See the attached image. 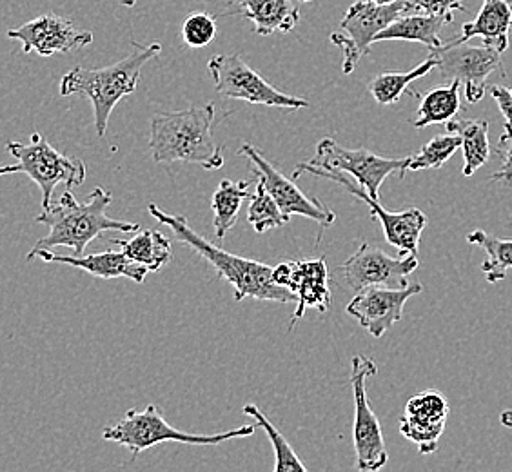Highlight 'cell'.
<instances>
[{
    "mask_svg": "<svg viewBox=\"0 0 512 472\" xmlns=\"http://www.w3.org/2000/svg\"><path fill=\"white\" fill-rule=\"evenodd\" d=\"M376 4H393L396 0H373Z\"/></svg>",
    "mask_w": 512,
    "mask_h": 472,
    "instance_id": "38",
    "label": "cell"
},
{
    "mask_svg": "<svg viewBox=\"0 0 512 472\" xmlns=\"http://www.w3.org/2000/svg\"><path fill=\"white\" fill-rule=\"evenodd\" d=\"M409 162L411 157H378L369 149L342 148L333 138H322L316 146L315 158L307 164L320 169H333L338 173H349L371 197L380 200V187L385 178L398 173L400 180H404Z\"/></svg>",
    "mask_w": 512,
    "mask_h": 472,
    "instance_id": "8",
    "label": "cell"
},
{
    "mask_svg": "<svg viewBox=\"0 0 512 472\" xmlns=\"http://www.w3.org/2000/svg\"><path fill=\"white\" fill-rule=\"evenodd\" d=\"M300 2H306V4H309V2H316V0H300Z\"/></svg>",
    "mask_w": 512,
    "mask_h": 472,
    "instance_id": "39",
    "label": "cell"
},
{
    "mask_svg": "<svg viewBox=\"0 0 512 472\" xmlns=\"http://www.w3.org/2000/svg\"><path fill=\"white\" fill-rule=\"evenodd\" d=\"M240 157H246L253 164V173L256 178H260L264 182L267 191L271 193V197L275 198L276 204L282 209V213L291 218L293 215L311 218L318 222L322 229L331 227L335 224L336 215L324 206L320 200L307 197L306 193L296 186L295 178H286L275 166H271L267 162L264 155L260 153V149H256L251 144H242L238 149Z\"/></svg>",
    "mask_w": 512,
    "mask_h": 472,
    "instance_id": "14",
    "label": "cell"
},
{
    "mask_svg": "<svg viewBox=\"0 0 512 472\" xmlns=\"http://www.w3.org/2000/svg\"><path fill=\"white\" fill-rule=\"evenodd\" d=\"M436 55L440 77L444 80H458L465 88V99L476 104L487 93V82L494 71H502V53L491 46H471L462 44H447L431 51Z\"/></svg>",
    "mask_w": 512,
    "mask_h": 472,
    "instance_id": "12",
    "label": "cell"
},
{
    "mask_svg": "<svg viewBox=\"0 0 512 472\" xmlns=\"http://www.w3.org/2000/svg\"><path fill=\"white\" fill-rule=\"evenodd\" d=\"M149 215L158 220L162 226H168L180 244L193 249L198 256H202L211 266L217 269L218 275L231 284L235 289V300L242 302L246 298L266 300V302H280L291 304L296 302V296L291 289L278 286L273 280V267L231 255L222 247L211 244L207 238L198 235L193 227L189 226L188 218L180 215H171L162 211L155 204H149Z\"/></svg>",
    "mask_w": 512,
    "mask_h": 472,
    "instance_id": "1",
    "label": "cell"
},
{
    "mask_svg": "<svg viewBox=\"0 0 512 472\" xmlns=\"http://www.w3.org/2000/svg\"><path fill=\"white\" fill-rule=\"evenodd\" d=\"M215 104L158 113L151 118L149 149L157 164L189 162L207 171L224 166V146H217L211 133Z\"/></svg>",
    "mask_w": 512,
    "mask_h": 472,
    "instance_id": "2",
    "label": "cell"
},
{
    "mask_svg": "<svg viewBox=\"0 0 512 472\" xmlns=\"http://www.w3.org/2000/svg\"><path fill=\"white\" fill-rule=\"evenodd\" d=\"M113 195L104 187H95L89 195L88 202L80 204L71 191L62 193L57 204H50L42 209L37 222L50 227V233L40 238L31 251L37 249H53V247H69L75 256L84 255L86 247L99 236L108 231L135 233L140 226L135 222H122L106 215L111 206Z\"/></svg>",
    "mask_w": 512,
    "mask_h": 472,
    "instance_id": "4",
    "label": "cell"
},
{
    "mask_svg": "<svg viewBox=\"0 0 512 472\" xmlns=\"http://www.w3.org/2000/svg\"><path fill=\"white\" fill-rule=\"evenodd\" d=\"M467 242L473 246L482 247L485 251V262L482 264V271L489 284L502 282L507 271L512 269V238H498V236L487 235L482 229L471 231L467 235Z\"/></svg>",
    "mask_w": 512,
    "mask_h": 472,
    "instance_id": "28",
    "label": "cell"
},
{
    "mask_svg": "<svg viewBox=\"0 0 512 472\" xmlns=\"http://www.w3.org/2000/svg\"><path fill=\"white\" fill-rule=\"evenodd\" d=\"M8 39L19 40L22 53L51 57L55 53H71L93 42L91 31L79 30L73 20L57 13H44L6 33Z\"/></svg>",
    "mask_w": 512,
    "mask_h": 472,
    "instance_id": "15",
    "label": "cell"
},
{
    "mask_svg": "<svg viewBox=\"0 0 512 472\" xmlns=\"http://www.w3.org/2000/svg\"><path fill=\"white\" fill-rule=\"evenodd\" d=\"M460 149V137L454 133L436 135L431 138L424 148L420 149L407 166V171H422V169H440L449 158Z\"/></svg>",
    "mask_w": 512,
    "mask_h": 472,
    "instance_id": "31",
    "label": "cell"
},
{
    "mask_svg": "<svg viewBox=\"0 0 512 472\" xmlns=\"http://www.w3.org/2000/svg\"><path fill=\"white\" fill-rule=\"evenodd\" d=\"M249 198V182H233L229 178H224L220 182L211 207H213V227H215V236L218 242L226 238L227 233L237 224L240 207Z\"/></svg>",
    "mask_w": 512,
    "mask_h": 472,
    "instance_id": "27",
    "label": "cell"
},
{
    "mask_svg": "<svg viewBox=\"0 0 512 472\" xmlns=\"http://www.w3.org/2000/svg\"><path fill=\"white\" fill-rule=\"evenodd\" d=\"M447 131L460 137L463 151V177H473L491 158L489 122L478 118H453L447 122Z\"/></svg>",
    "mask_w": 512,
    "mask_h": 472,
    "instance_id": "23",
    "label": "cell"
},
{
    "mask_svg": "<svg viewBox=\"0 0 512 472\" xmlns=\"http://www.w3.org/2000/svg\"><path fill=\"white\" fill-rule=\"evenodd\" d=\"M137 2L138 0H120V4H122V6H126V8H133Z\"/></svg>",
    "mask_w": 512,
    "mask_h": 472,
    "instance_id": "37",
    "label": "cell"
},
{
    "mask_svg": "<svg viewBox=\"0 0 512 472\" xmlns=\"http://www.w3.org/2000/svg\"><path fill=\"white\" fill-rule=\"evenodd\" d=\"M162 46L153 44H138L131 42V51L124 59L106 66V68L89 69L77 66L68 71L60 80V95L86 97L93 106L95 129L99 138L108 131L109 117L120 100L137 91L140 71L149 60L160 55Z\"/></svg>",
    "mask_w": 512,
    "mask_h": 472,
    "instance_id": "3",
    "label": "cell"
},
{
    "mask_svg": "<svg viewBox=\"0 0 512 472\" xmlns=\"http://www.w3.org/2000/svg\"><path fill=\"white\" fill-rule=\"evenodd\" d=\"M256 425H244L233 431L218 434H191L171 427L157 405H148L144 411L131 409L119 423L106 427L102 438L128 447L131 460L158 443L177 442L186 445H220V443L247 438L255 433Z\"/></svg>",
    "mask_w": 512,
    "mask_h": 472,
    "instance_id": "5",
    "label": "cell"
},
{
    "mask_svg": "<svg viewBox=\"0 0 512 472\" xmlns=\"http://www.w3.org/2000/svg\"><path fill=\"white\" fill-rule=\"evenodd\" d=\"M453 19H447L442 15H429V13H404L380 31L375 37V42L384 40H407V42H420L429 51L440 48L444 42L440 39V33Z\"/></svg>",
    "mask_w": 512,
    "mask_h": 472,
    "instance_id": "22",
    "label": "cell"
},
{
    "mask_svg": "<svg viewBox=\"0 0 512 472\" xmlns=\"http://www.w3.org/2000/svg\"><path fill=\"white\" fill-rule=\"evenodd\" d=\"M244 414L255 418L258 427H262L266 431L267 438L273 443V451H275V472H306L307 467L304 463L300 462L298 454L291 449V445L287 443L286 436L276 429L273 423L269 422L266 414L260 411V407L255 404H247L244 407Z\"/></svg>",
    "mask_w": 512,
    "mask_h": 472,
    "instance_id": "30",
    "label": "cell"
},
{
    "mask_svg": "<svg viewBox=\"0 0 512 472\" xmlns=\"http://www.w3.org/2000/svg\"><path fill=\"white\" fill-rule=\"evenodd\" d=\"M376 374H378V365L375 360L364 354H356L351 367V387H353V398H355L353 442H355L356 467L362 472L380 471L389 460L382 425L369 405L367 385H365L367 378Z\"/></svg>",
    "mask_w": 512,
    "mask_h": 472,
    "instance_id": "10",
    "label": "cell"
},
{
    "mask_svg": "<svg viewBox=\"0 0 512 472\" xmlns=\"http://www.w3.org/2000/svg\"><path fill=\"white\" fill-rule=\"evenodd\" d=\"M489 93L496 100L498 109L505 118V128H512V88H505V86L496 84V86L489 88Z\"/></svg>",
    "mask_w": 512,
    "mask_h": 472,
    "instance_id": "35",
    "label": "cell"
},
{
    "mask_svg": "<svg viewBox=\"0 0 512 472\" xmlns=\"http://www.w3.org/2000/svg\"><path fill=\"white\" fill-rule=\"evenodd\" d=\"M420 267L416 255L393 258L378 247L362 244L355 255L344 266L338 267L344 276L345 284L355 293L367 287H404L409 284L407 278Z\"/></svg>",
    "mask_w": 512,
    "mask_h": 472,
    "instance_id": "13",
    "label": "cell"
},
{
    "mask_svg": "<svg viewBox=\"0 0 512 472\" xmlns=\"http://www.w3.org/2000/svg\"><path fill=\"white\" fill-rule=\"evenodd\" d=\"M6 148L11 157L17 158V164L0 166V177L11 173L28 175L42 191V209L50 206L55 187L64 184L71 189L82 186L86 180V164L80 158L57 151L37 131L31 135L30 144L10 140Z\"/></svg>",
    "mask_w": 512,
    "mask_h": 472,
    "instance_id": "6",
    "label": "cell"
},
{
    "mask_svg": "<svg viewBox=\"0 0 512 472\" xmlns=\"http://www.w3.org/2000/svg\"><path fill=\"white\" fill-rule=\"evenodd\" d=\"M494 153L500 158V169L491 175V180L512 186V128L503 126L502 137Z\"/></svg>",
    "mask_w": 512,
    "mask_h": 472,
    "instance_id": "33",
    "label": "cell"
},
{
    "mask_svg": "<svg viewBox=\"0 0 512 472\" xmlns=\"http://www.w3.org/2000/svg\"><path fill=\"white\" fill-rule=\"evenodd\" d=\"M409 13H429L453 19L454 11H467L462 0H405Z\"/></svg>",
    "mask_w": 512,
    "mask_h": 472,
    "instance_id": "34",
    "label": "cell"
},
{
    "mask_svg": "<svg viewBox=\"0 0 512 472\" xmlns=\"http://www.w3.org/2000/svg\"><path fill=\"white\" fill-rule=\"evenodd\" d=\"M512 28V4L507 0H483L476 19L465 22L460 35H454L447 44H462L471 39H482L498 53L509 50V30Z\"/></svg>",
    "mask_w": 512,
    "mask_h": 472,
    "instance_id": "20",
    "label": "cell"
},
{
    "mask_svg": "<svg viewBox=\"0 0 512 472\" xmlns=\"http://www.w3.org/2000/svg\"><path fill=\"white\" fill-rule=\"evenodd\" d=\"M404 13H409L405 0H396L393 4L358 0L347 8L342 19L344 33H331V42L344 53L342 71L345 75H351L358 68L360 60L369 55L376 35Z\"/></svg>",
    "mask_w": 512,
    "mask_h": 472,
    "instance_id": "9",
    "label": "cell"
},
{
    "mask_svg": "<svg viewBox=\"0 0 512 472\" xmlns=\"http://www.w3.org/2000/svg\"><path fill=\"white\" fill-rule=\"evenodd\" d=\"M37 256L50 264H68V266L77 267L80 271L95 276V278H102V280L129 278L135 284H144L149 273L148 267L140 266L137 262L129 260L124 253H115V251H104V253H93V255L86 256H62L51 253L50 249H37V251H30L26 260L31 262Z\"/></svg>",
    "mask_w": 512,
    "mask_h": 472,
    "instance_id": "19",
    "label": "cell"
},
{
    "mask_svg": "<svg viewBox=\"0 0 512 472\" xmlns=\"http://www.w3.org/2000/svg\"><path fill=\"white\" fill-rule=\"evenodd\" d=\"M113 244L119 246L129 260L137 262L140 266L148 267L149 273H158L173 258V249H171L168 236L162 235L160 231H153V229H144L137 236H133L131 240L115 238Z\"/></svg>",
    "mask_w": 512,
    "mask_h": 472,
    "instance_id": "24",
    "label": "cell"
},
{
    "mask_svg": "<svg viewBox=\"0 0 512 472\" xmlns=\"http://www.w3.org/2000/svg\"><path fill=\"white\" fill-rule=\"evenodd\" d=\"M449 411V402L440 391L414 394L400 418V433L418 447L420 454H433L444 434Z\"/></svg>",
    "mask_w": 512,
    "mask_h": 472,
    "instance_id": "18",
    "label": "cell"
},
{
    "mask_svg": "<svg viewBox=\"0 0 512 472\" xmlns=\"http://www.w3.org/2000/svg\"><path fill=\"white\" fill-rule=\"evenodd\" d=\"M247 220L255 227L256 233H266L269 229L286 226L289 217L282 213V209L276 204L275 198L267 191L264 182L256 178V191L253 197H249V209Z\"/></svg>",
    "mask_w": 512,
    "mask_h": 472,
    "instance_id": "29",
    "label": "cell"
},
{
    "mask_svg": "<svg viewBox=\"0 0 512 472\" xmlns=\"http://www.w3.org/2000/svg\"><path fill=\"white\" fill-rule=\"evenodd\" d=\"M273 280L278 286L291 289L296 296V311L289 331L295 329L298 320L306 315L307 309L327 313L331 305L329 289V267L324 256L302 262H284L273 267Z\"/></svg>",
    "mask_w": 512,
    "mask_h": 472,
    "instance_id": "16",
    "label": "cell"
},
{
    "mask_svg": "<svg viewBox=\"0 0 512 472\" xmlns=\"http://www.w3.org/2000/svg\"><path fill=\"white\" fill-rule=\"evenodd\" d=\"M217 17L197 11L188 15L182 22V39L188 44L189 48H206L215 37H217Z\"/></svg>",
    "mask_w": 512,
    "mask_h": 472,
    "instance_id": "32",
    "label": "cell"
},
{
    "mask_svg": "<svg viewBox=\"0 0 512 472\" xmlns=\"http://www.w3.org/2000/svg\"><path fill=\"white\" fill-rule=\"evenodd\" d=\"M304 173H313L316 177L329 178L336 184L347 189L351 195H355L358 200L365 202L371 209V217L378 218L380 226L384 229L385 240L396 247L400 251V255H418V247H420V238L427 226V217L420 209L409 207L405 211L391 213L387 211L380 200L371 197L365 189L355 186L349 178L344 177L342 173L333 171V169H320L309 164H298L293 173V178H298Z\"/></svg>",
    "mask_w": 512,
    "mask_h": 472,
    "instance_id": "11",
    "label": "cell"
},
{
    "mask_svg": "<svg viewBox=\"0 0 512 472\" xmlns=\"http://www.w3.org/2000/svg\"><path fill=\"white\" fill-rule=\"evenodd\" d=\"M500 423L507 429H512V409H507L500 414Z\"/></svg>",
    "mask_w": 512,
    "mask_h": 472,
    "instance_id": "36",
    "label": "cell"
},
{
    "mask_svg": "<svg viewBox=\"0 0 512 472\" xmlns=\"http://www.w3.org/2000/svg\"><path fill=\"white\" fill-rule=\"evenodd\" d=\"M207 69L215 82V89L226 99L246 100L249 104L289 111L311 106L306 99L287 95L284 91L271 86L238 53L217 55L209 59Z\"/></svg>",
    "mask_w": 512,
    "mask_h": 472,
    "instance_id": "7",
    "label": "cell"
},
{
    "mask_svg": "<svg viewBox=\"0 0 512 472\" xmlns=\"http://www.w3.org/2000/svg\"><path fill=\"white\" fill-rule=\"evenodd\" d=\"M436 64H438V59H436V55L431 53L422 64H418L411 71L380 73L369 82V91H371L373 99L382 106H393L398 100L402 99L404 93H409L411 97H420L416 91L409 89V84L414 80L422 79L427 73H431L436 68Z\"/></svg>",
    "mask_w": 512,
    "mask_h": 472,
    "instance_id": "25",
    "label": "cell"
},
{
    "mask_svg": "<svg viewBox=\"0 0 512 472\" xmlns=\"http://www.w3.org/2000/svg\"><path fill=\"white\" fill-rule=\"evenodd\" d=\"M231 8L224 15H242L253 22L256 35L271 37L275 33H289L300 22V10L291 0H231Z\"/></svg>",
    "mask_w": 512,
    "mask_h": 472,
    "instance_id": "21",
    "label": "cell"
},
{
    "mask_svg": "<svg viewBox=\"0 0 512 472\" xmlns=\"http://www.w3.org/2000/svg\"><path fill=\"white\" fill-rule=\"evenodd\" d=\"M424 291L422 284H407L404 287H367L356 293L347 305V315L356 318L367 333L375 338L382 336L398 324L404 316V307L409 298Z\"/></svg>",
    "mask_w": 512,
    "mask_h": 472,
    "instance_id": "17",
    "label": "cell"
},
{
    "mask_svg": "<svg viewBox=\"0 0 512 472\" xmlns=\"http://www.w3.org/2000/svg\"><path fill=\"white\" fill-rule=\"evenodd\" d=\"M460 82L451 80L445 86L429 89L420 100L418 118L414 120V128L424 129L433 124H447L462 109L460 99Z\"/></svg>",
    "mask_w": 512,
    "mask_h": 472,
    "instance_id": "26",
    "label": "cell"
}]
</instances>
